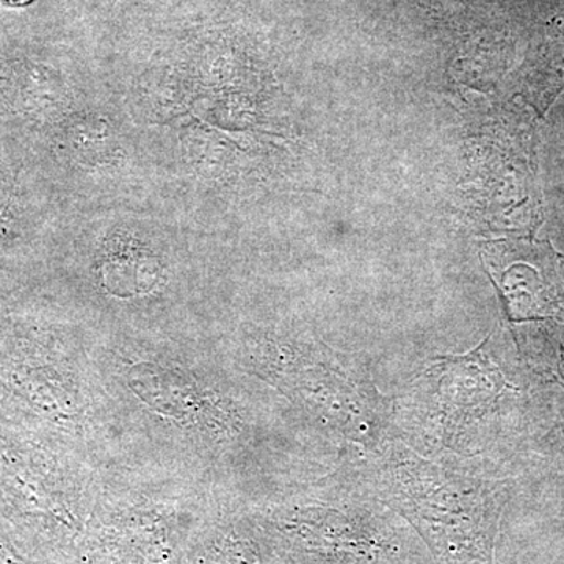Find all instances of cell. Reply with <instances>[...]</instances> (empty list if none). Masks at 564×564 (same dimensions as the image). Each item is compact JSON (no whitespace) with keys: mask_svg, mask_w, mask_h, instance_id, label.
Wrapping results in <instances>:
<instances>
[{"mask_svg":"<svg viewBox=\"0 0 564 564\" xmlns=\"http://www.w3.org/2000/svg\"><path fill=\"white\" fill-rule=\"evenodd\" d=\"M527 96L540 111L549 109L556 96L564 90V25L560 35L549 41L544 55L527 74Z\"/></svg>","mask_w":564,"mask_h":564,"instance_id":"6da1fadb","label":"cell"},{"mask_svg":"<svg viewBox=\"0 0 564 564\" xmlns=\"http://www.w3.org/2000/svg\"><path fill=\"white\" fill-rule=\"evenodd\" d=\"M32 2H35V0H0V3H6L9 7H25Z\"/></svg>","mask_w":564,"mask_h":564,"instance_id":"7a4b0ae2","label":"cell"}]
</instances>
